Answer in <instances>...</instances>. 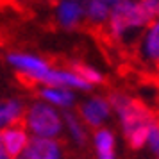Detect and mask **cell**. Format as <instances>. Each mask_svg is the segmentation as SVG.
<instances>
[{
  "instance_id": "13",
  "label": "cell",
  "mask_w": 159,
  "mask_h": 159,
  "mask_svg": "<svg viewBox=\"0 0 159 159\" xmlns=\"http://www.w3.org/2000/svg\"><path fill=\"white\" fill-rule=\"evenodd\" d=\"M150 127L152 125H143V127H138L136 130H132L129 136L125 138L127 139V145H129L132 150H139L147 141H148V134H150Z\"/></svg>"
},
{
  "instance_id": "14",
  "label": "cell",
  "mask_w": 159,
  "mask_h": 159,
  "mask_svg": "<svg viewBox=\"0 0 159 159\" xmlns=\"http://www.w3.org/2000/svg\"><path fill=\"white\" fill-rule=\"evenodd\" d=\"M139 6L150 20L159 13V0H139Z\"/></svg>"
},
{
  "instance_id": "7",
  "label": "cell",
  "mask_w": 159,
  "mask_h": 159,
  "mask_svg": "<svg viewBox=\"0 0 159 159\" xmlns=\"http://www.w3.org/2000/svg\"><path fill=\"white\" fill-rule=\"evenodd\" d=\"M7 61L11 65H15L20 72H25L29 75H39L50 70V65L47 61L34 57V56H27V54H11Z\"/></svg>"
},
{
  "instance_id": "1",
  "label": "cell",
  "mask_w": 159,
  "mask_h": 159,
  "mask_svg": "<svg viewBox=\"0 0 159 159\" xmlns=\"http://www.w3.org/2000/svg\"><path fill=\"white\" fill-rule=\"evenodd\" d=\"M109 15H111V18H109L107 30L113 41L120 39L127 29L143 27L152 22L147 16V13L141 9L139 2H132V0H118Z\"/></svg>"
},
{
  "instance_id": "10",
  "label": "cell",
  "mask_w": 159,
  "mask_h": 159,
  "mask_svg": "<svg viewBox=\"0 0 159 159\" xmlns=\"http://www.w3.org/2000/svg\"><path fill=\"white\" fill-rule=\"evenodd\" d=\"M65 65L70 68V72L75 73V75H79L80 79L86 80L88 84H104V77L97 70H93L91 66L84 65L80 61H66Z\"/></svg>"
},
{
  "instance_id": "12",
  "label": "cell",
  "mask_w": 159,
  "mask_h": 159,
  "mask_svg": "<svg viewBox=\"0 0 159 159\" xmlns=\"http://www.w3.org/2000/svg\"><path fill=\"white\" fill-rule=\"evenodd\" d=\"M65 122H66V125H68L70 132H72V138L75 139V143L80 145V147H84V145H86V141H88V138H86L84 129L80 127L77 116H73L72 113H65Z\"/></svg>"
},
{
  "instance_id": "3",
  "label": "cell",
  "mask_w": 159,
  "mask_h": 159,
  "mask_svg": "<svg viewBox=\"0 0 159 159\" xmlns=\"http://www.w3.org/2000/svg\"><path fill=\"white\" fill-rule=\"evenodd\" d=\"M25 159H61V143L50 138H30L25 148Z\"/></svg>"
},
{
  "instance_id": "8",
  "label": "cell",
  "mask_w": 159,
  "mask_h": 159,
  "mask_svg": "<svg viewBox=\"0 0 159 159\" xmlns=\"http://www.w3.org/2000/svg\"><path fill=\"white\" fill-rule=\"evenodd\" d=\"M82 15H84L82 13V6L77 4V2L66 0V2H61L59 4L57 18H59V23L63 27H66V29H75L79 25Z\"/></svg>"
},
{
  "instance_id": "15",
  "label": "cell",
  "mask_w": 159,
  "mask_h": 159,
  "mask_svg": "<svg viewBox=\"0 0 159 159\" xmlns=\"http://www.w3.org/2000/svg\"><path fill=\"white\" fill-rule=\"evenodd\" d=\"M0 159H9L7 152H6V148H4V143H2V138H0Z\"/></svg>"
},
{
  "instance_id": "2",
  "label": "cell",
  "mask_w": 159,
  "mask_h": 159,
  "mask_svg": "<svg viewBox=\"0 0 159 159\" xmlns=\"http://www.w3.org/2000/svg\"><path fill=\"white\" fill-rule=\"evenodd\" d=\"M27 125L39 138H52L61 134V118L45 104H34L27 111Z\"/></svg>"
},
{
  "instance_id": "17",
  "label": "cell",
  "mask_w": 159,
  "mask_h": 159,
  "mask_svg": "<svg viewBox=\"0 0 159 159\" xmlns=\"http://www.w3.org/2000/svg\"><path fill=\"white\" fill-rule=\"evenodd\" d=\"M2 45H4V38L0 36V47H2Z\"/></svg>"
},
{
  "instance_id": "6",
  "label": "cell",
  "mask_w": 159,
  "mask_h": 159,
  "mask_svg": "<svg viewBox=\"0 0 159 159\" xmlns=\"http://www.w3.org/2000/svg\"><path fill=\"white\" fill-rule=\"evenodd\" d=\"M0 138H2V143H4V148L7 152L9 159H18V156L23 152L25 145L29 141V138H27V134L22 127L4 129L0 132Z\"/></svg>"
},
{
  "instance_id": "5",
  "label": "cell",
  "mask_w": 159,
  "mask_h": 159,
  "mask_svg": "<svg viewBox=\"0 0 159 159\" xmlns=\"http://www.w3.org/2000/svg\"><path fill=\"white\" fill-rule=\"evenodd\" d=\"M27 123V111L20 100H0V127H22Z\"/></svg>"
},
{
  "instance_id": "16",
  "label": "cell",
  "mask_w": 159,
  "mask_h": 159,
  "mask_svg": "<svg viewBox=\"0 0 159 159\" xmlns=\"http://www.w3.org/2000/svg\"><path fill=\"white\" fill-rule=\"evenodd\" d=\"M82 2V0H80ZM97 2H102V4H106V6H109V7H115V4L118 2V0H97Z\"/></svg>"
},
{
  "instance_id": "4",
  "label": "cell",
  "mask_w": 159,
  "mask_h": 159,
  "mask_svg": "<svg viewBox=\"0 0 159 159\" xmlns=\"http://www.w3.org/2000/svg\"><path fill=\"white\" fill-rule=\"evenodd\" d=\"M109 111H111V106H109V102L106 100V98H102V97H95V98H91V100H88V102H84V104L79 106L80 118H82L84 123H86L88 127H91V129H97V127L107 118Z\"/></svg>"
},
{
  "instance_id": "11",
  "label": "cell",
  "mask_w": 159,
  "mask_h": 159,
  "mask_svg": "<svg viewBox=\"0 0 159 159\" xmlns=\"http://www.w3.org/2000/svg\"><path fill=\"white\" fill-rule=\"evenodd\" d=\"M38 95L43 97L45 100L63 107H68L73 104V95L65 88H43V89H38Z\"/></svg>"
},
{
  "instance_id": "9",
  "label": "cell",
  "mask_w": 159,
  "mask_h": 159,
  "mask_svg": "<svg viewBox=\"0 0 159 159\" xmlns=\"http://www.w3.org/2000/svg\"><path fill=\"white\" fill-rule=\"evenodd\" d=\"M95 147L98 152V159H115V136L111 130H95Z\"/></svg>"
}]
</instances>
